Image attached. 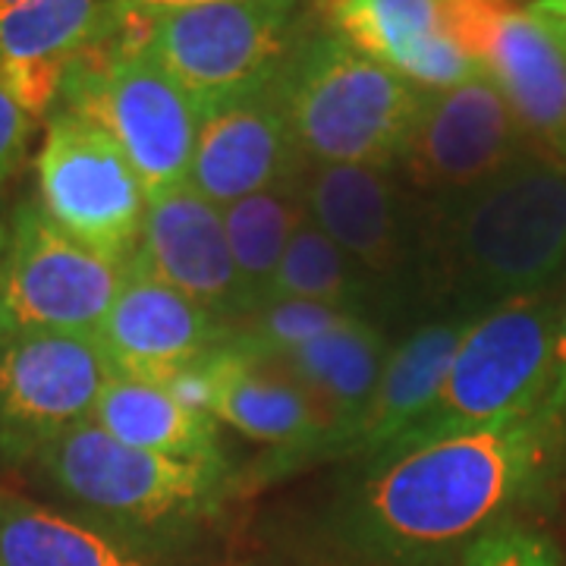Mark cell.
Wrapping results in <instances>:
<instances>
[{"instance_id":"15","label":"cell","mask_w":566,"mask_h":566,"mask_svg":"<svg viewBox=\"0 0 566 566\" xmlns=\"http://www.w3.org/2000/svg\"><path fill=\"white\" fill-rule=\"evenodd\" d=\"M218 424L240 431L255 444L271 447L268 475L315 463L327 434L322 409L286 368L249 356L230 340L202 363Z\"/></svg>"},{"instance_id":"24","label":"cell","mask_w":566,"mask_h":566,"mask_svg":"<svg viewBox=\"0 0 566 566\" xmlns=\"http://www.w3.org/2000/svg\"><path fill=\"white\" fill-rule=\"evenodd\" d=\"M221 211L240 290H243L245 318H249L268 303L283 252L293 240L296 227L305 221L303 174L264 192L245 196Z\"/></svg>"},{"instance_id":"27","label":"cell","mask_w":566,"mask_h":566,"mask_svg":"<svg viewBox=\"0 0 566 566\" xmlns=\"http://www.w3.org/2000/svg\"><path fill=\"white\" fill-rule=\"evenodd\" d=\"M457 566H557L554 551L520 526H491L463 547Z\"/></svg>"},{"instance_id":"6","label":"cell","mask_w":566,"mask_h":566,"mask_svg":"<svg viewBox=\"0 0 566 566\" xmlns=\"http://www.w3.org/2000/svg\"><path fill=\"white\" fill-rule=\"evenodd\" d=\"M61 98L120 145L148 196L189 182L202 114L139 41L102 63H73Z\"/></svg>"},{"instance_id":"16","label":"cell","mask_w":566,"mask_h":566,"mask_svg":"<svg viewBox=\"0 0 566 566\" xmlns=\"http://www.w3.org/2000/svg\"><path fill=\"white\" fill-rule=\"evenodd\" d=\"M133 262L221 318H245L223 211L189 182L148 196Z\"/></svg>"},{"instance_id":"30","label":"cell","mask_w":566,"mask_h":566,"mask_svg":"<svg viewBox=\"0 0 566 566\" xmlns=\"http://www.w3.org/2000/svg\"><path fill=\"white\" fill-rule=\"evenodd\" d=\"M123 13L133 17H155V13H167V10H180V7H199V3H218V0H111Z\"/></svg>"},{"instance_id":"28","label":"cell","mask_w":566,"mask_h":566,"mask_svg":"<svg viewBox=\"0 0 566 566\" xmlns=\"http://www.w3.org/2000/svg\"><path fill=\"white\" fill-rule=\"evenodd\" d=\"M35 120L10 95V88L0 82V186L10 180V174L20 167L22 151L29 145Z\"/></svg>"},{"instance_id":"17","label":"cell","mask_w":566,"mask_h":566,"mask_svg":"<svg viewBox=\"0 0 566 566\" xmlns=\"http://www.w3.org/2000/svg\"><path fill=\"white\" fill-rule=\"evenodd\" d=\"M303 151L283 117L274 82L202 114L189 186L218 208L300 177Z\"/></svg>"},{"instance_id":"34","label":"cell","mask_w":566,"mask_h":566,"mask_svg":"<svg viewBox=\"0 0 566 566\" xmlns=\"http://www.w3.org/2000/svg\"><path fill=\"white\" fill-rule=\"evenodd\" d=\"M0 566H3V560H0Z\"/></svg>"},{"instance_id":"1","label":"cell","mask_w":566,"mask_h":566,"mask_svg":"<svg viewBox=\"0 0 566 566\" xmlns=\"http://www.w3.org/2000/svg\"><path fill=\"white\" fill-rule=\"evenodd\" d=\"M554 422L535 409L371 460L346 506L349 535L390 560H428L475 542L538 475Z\"/></svg>"},{"instance_id":"7","label":"cell","mask_w":566,"mask_h":566,"mask_svg":"<svg viewBox=\"0 0 566 566\" xmlns=\"http://www.w3.org/2000/svg\"><path fill=\"white\" fill-rule=\"evenodd\" d=\"M296 0H218L145 17L139 44L208 114L262 92L286 63Z\"/></svg>"},{"instance_id":"8","label":"cell","mask_w":566,"mask_h":566,"mask_svg":"<svg viewBox=\"0 0 566 566\" xmlns=\"http://www.w3.org/2000/svg\"><path fill=\"white\" fill-rule=\"evenodd\" d=\"M129 264L88 249L48 218L39 199L10 218L0 293V340L22 334L95 337Z\"/></svg>"},{"instance_id":"11","label":"cell","mask_w":566,"mask_h":566,"mask_svg":"<svg viewBox=\"0 0 566 566\" xmlns=\"http://www.w3.org/2000/svg\"><path fill=\"white\" fill-rule=\"evenodd\" d=\"M444 29L501 88L528 136L566 161V51L545 17L516 0H444Z\"/></svg>"},{"instance_id":"21","label":"cell","mask_w":566,"mask_h":566,"mask_svg":"<svg viewBox=\"0 0 566 566\" xmlns=\"http://www.w3.org/2000/svg\"><path fill=\"white\" fill-rule=\"evenodd\" d=\"M469 324L472 318L465 315H441L419 324L409 337L390 346L385 375L356 431L349 457H365V460L385 457L422 419L444 385Z\"/></svg>"},{"instance_id":"31","label":"cell","mask_w":566,"mask_h":566,"mask_svg":"<svg viewBox=\"0 0 566 566\" xmlns=\"http://www.w3.org/2000/svg\"><path fill=\"white\" fill-rule=\"evenodd\" d=\"M532 10L538 17H547V20L566 22V0H532Z\"/></svg>"},{"instance_id":"22","label":"cell","mask_w":566,"mask_h":566,"mask_svg":"<svg viewBox=\"0 0 566 566\" xmlns=\"http://www.w3.org/2000/svg\"><path fill=\"white\" fill-rule=\"evenodd\" d=\"M88 422L126 447L192 463L227 465L218 444V422L180 403L167 387L155 381L111 375L92 406Z\"/></svg>"},{"instance_id":"32","label":"cell","mask_w":566,"mask_h":566,"mask_svg":"<svg viewBox=\"0 0 566 566\" xmlns=\"http://www.w3.org/2000/svg\"><path fill=\"white\" fill-rule=\"evenodd\" d=\"M7 245H10V221L0 214V293H3V264H7Z\"/></svg>"},{"instance_id":"26","label":"cell","mask_w":566,"mask_h":566,"mask_svg":"<svg viewBox=\"0 0 566 566\" xmlns=\"http://www.w3.org/2000/svg\"><path fill=\"white\" fill-rule=\"evenodd\" d=\"M346 318L353 315H340L334 308L303 303V300H271L259 312L243 318L240 327H233L230 344L259 359H277L283 353L308 344L312 337L334 331Z\"/></svg>"},{"instance_id":"25","label":"cell","mask_w":566,"mask_h":566,"mask_svg":"<svg viewBox=\"0 0 566 566\" xmlns=\"http://www.w3.org/2000/svg\"><path fill=\"white\" fill-rule=\"evenodd\" d=\"M271 300H303L365 322H375V312H381L378 286L308 214L283 252Z\"/></svg>"},{"instance_id":"33","label":"cell","mask_w":566,"mask_h":566,"mask_svg":"<svg viewBox=\"0 0 566 566\" xmlns=\"http://www.w3.org/2000/svg\"><path fill=\"white\" fill-rule=\"evenodd\" d=\"M545 22L551 25V32L557 35V41L564 44V51H566V22L564 20H547V17H545Z\"/></svg>"},{"instance_id":"14","label":"cell","mask_w":566,"mask_h":566,"mask_svg":"<svg viewBox=\"0 0 566 566\" xmlns=\"http://www.w3.org/2000/svg\"><path fill=\"white\" fill-rule=\"evenodd\" d=\"M230 334L227 318L129 259L126 281L95 331V340L114 375L164 385L186 368L202 365Z\"/></svg>"},{"instance_id":"20","label":"cell","mask_w":566,"mask_h":566,"mask_svg":"<svg viewBox=\"0 0 566 566\" xmlns=\"http://www.w3.org/2000/svg\"><path fill=\"white\" fill-rule=\"evenodd\" d=\"M387 356L390 340L378 324L346 318L334 331L312 337L308 344L296 346L277 359H268L286 368L322 409L327 434L318 460L349 457L356 431L385 375Z\"/></svg>"},{"instance_id":"4","label":"cell","mask_w":566,"mask_h":566,"mask_svg":"<svg viewBox=\"0 0 566 566\" xmlns=\"http://www.w3.org/2000/svg\"><path fill=\"white\" fill-rule=\"evenodd\" d=\"M560 308L547 290L472 318L434 403L387 453L542 409Z\"/></svg>"},{"instance_id":"9","label":"cell","mask_w":566,"mask_h":566,"mask_svg":"<svg viewBox=\"0 0 566 566\" xmlns=\"http://www.w3.org/2000/svg\"><path fill=\"white\" fill-rule=\"evenodd\" d=\"M39 205L88 249L129 264L139 245L148 192L120 145L102 126L57 111L39 151Z\"/></svg>"},{"instance_id":"13","label":"cell","mask_w":566,"mask_h":566,"mask_svg":"<svg viewBox=\"0 0 566 566\" xmlns=\"http://www.w3.org/2000/svg\"><path fill=\"white\" fill-rule=\"evenodd\" d=\"M526 136L501 88L479 73L444 92H424L400 167L416 189L441 199L472 189L523 158Z\"/></svg>"},{"instance_id":"29","label":"cell","mask_w":566,"mask_h":566,"mask_svg":"<svg viewBox=\"0 0 566 566\" xmlns=\"http://www.w3.org/2000/svg\"><path fill=\"white\" fill-rule=\"evenodd\" d=\"M547 416H560L566 409V305L560 308V322H557V337H554V368H551V385H547L545 403Z\"/></svg>"},{"instance_id":"3","label":"cell","mask_w":566,"mask_h":566,"mask_svg":"<svg viewBox=\"0 0 566 566\" xmlns=\"http://www.w3.org/2000/svg\"><path fill=\"white\" fill-rule=\"evenodd\" d=\"M274 92L305 161L387 170L403 161L424 104L422 88L340 35L300 48Z\"/></svg>"},{"instance_id":"10","label":"cell","mask_w":566,"mask_h":566,"mask_svg":"<svg viewBox=\"0 0 566 566\" xmlns=\"http://www.w3.org/2000/svg\"><path fill=\"white\" fill-rule=\"evenodd\" d=\"M303 202L312 223L378 286L381 308L424 296V211L406 202L387 167L312 164Z\"/></svg>"},{"instance_id":"5","label":"cell","mask_w":566,"mask_h":566,"mask_svg":"<svg viewBox=\"0 0 566 566\" xmlns=\"http://www.w3.org/2000/svg\"><path fill=\"white\" fill-rule=\"evenodd\" d=\"M66 501L114 528H174L218 510L227 465L192 463L114 441L95 422L73 424L32 460Z\"/></svg>"},{"instance_id":"12","label":"cell","mask_w":566,"mask_h":566,"mask_svg":"<svg viewBox=\"0 0 566 566\" xmlns=\"http://www.w3.org/2000/svg\"><path fill=\"white\" fill-rule=\"evenodd\" d=\"M111 375L95 337L22 334L0 340V457L35 460L92 416Z\"/></svg>"},{"instance_id":"19","label":"cell","mask_w":566,"mask_h":566,"mask_svg":"<svg viewBox=\"0 0 566 566\" xmlns=\"http://www.w3.org/2000/svg\"><path fill=\"white\" fill-rule=\"evenodd\" d=\"M102 20L98 0H0V82L39 120Z\"/></svg>"},{"instance_id":"2","label":"cell","mask_w":566,"mask_h":566,"mask_svg":"<svg viewBox=\"0 0 566 566\" xmlns=\"http://www.w3.org/2000/svg\"><path fill=\"white\" fill-rule=\"evenodd\" d=\"M566 271V161L526 151L472 189L424 211V296L447 315L547 293Z\"/></svg>"},{"instance_id":"23","label":"cell","mask_w":566,"mask_h":566,"mask_svg":"<svg viewBox=\"0 0 566 566\" xmlns=\"http://www.w3.org/2000/svg\"><path fill=\"white\" fill-rule=\"evenodd\" d=\"M3 566H161L102 523L0 491Z\"/></svg>"},{"instance_id":"18","label":"cell","mask_w":566,"mask_h":566,"mask_svg":"<svg viewBox=\"0 0 566 566\" xmlns=\"http://www.w3.org/2000/svg\"><path fill=\"white\" fill-rule=\"evenodd\" d=\"M337 35L422 92L475 80L482 66L444 29V0H334Z\"/></svg>"}]
</instances>
